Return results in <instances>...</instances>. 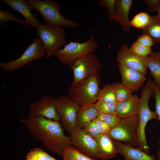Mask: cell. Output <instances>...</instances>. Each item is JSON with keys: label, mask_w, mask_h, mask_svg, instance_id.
Here are the masks:
<instances>
[{"label": "cell", "mask_w": 160, "mask_h": 160, "mask_svg": "<svg viewBox=\"0 0 160 160\" xmlns=\"http://www.w3.org/2000/svg\"><path fill=\"white\" fill-rule=\"evenodd\" d=\"M31 136L50 152L62 157L64 148L71 145V137L65 135L59 121L42 117L22 119Z\"/></svg>", "instance_id": "6da1fadb"}, {"label": "cell", "mask_w": 160, "mask_h": 160, "mask_svg": "<svg viewBox=\"0 0 160 160\" xmlns=\"http://www.w3.org/2000/svg\"><path fill=\"white\" fill-rule=\"evenodd\" d=\"M98 73L72 83L68 89V96L80 106L95 103L98 100L100 89Z\"/></svg>", "instance_id": "7a4b0ae2"}, {"label": "cell", "mask_w": 160, "mask_h": 160, "mask_svg": "<svg viewBox=\"0 0 160 160\" xmlns=\"http://www.w3.org/2000/svg\"><path fill=\"white\" fill-rule=\"evenodd\" d=\"M28 1L39 12L46 24L70 28L78 27V24L76 22L66 18L61 14L59 11L61 5L55 0Z\"/></svg>", "instance_id": "3957f363"}, {"label": "cell", "mask_w": 160, "mask_h": 160, "mask_svg": "<svg viewBox=\"0 0 160 160\" xmlns=\"http://www.w3.org/2000/svg\"><path fill=\"white\" fill-rule=\"evenodd\" d=\"M36 34L42 42L48 59L67 43L65 30L60 26L40 24L36 28Z\"/></svg>", "instance_id": "277c9868"}, {"label": "cell", "mask_w": 160, "mask_h": 160, "mask_svg": "<svg viewBox=\"0 0 160 160\" xmlns=\"http://www.w3.org/2000/svg\"><path fill=\"white\" fill-rule=\"evenodd\" d=\"M98 44L94 36L83 43L71 41L61 48L55 51L54 55L63 64L68 65L90 53H94L97 49Z\"/></svg>", "instance_id": "5b68a950"}, {"label": "cell", "mask_w": 160, "mask_h": 160, "mask_svg": "<svg viewBox=\"0 0 160 160\" xmlns=\"http://www.w3.org/2000/svg\"><path fill=\"white\" fill-rule=\"evenodd\" d=\"M138 114L121 119L119 123L111 128L109 135L113 139L133 147H138Z\"/></svg>", "instance_id": "8992f818"}, {"label": "cell", "mask_w": 160, "mask_h": 160, "mask_svg": "<svg viewBox=\"0 0 160 160\" xmlns=\"http://www.w3.org/2000/svg\"><path fill=\"white\" fill-rule=\"evenodd\" d=\"M152 97L151 94L148 92H143L141 94L138 113L139 121L138 131L137 148L148 154L150 147L147 143L146 138V126L148 122L151 120H158L156 111H151L148 106L149 101Z\"/></svg>", "instance_id": "52a82bcc"}, {"label": "cell", "mask_w": 160, "mask_h": 160, "mask_svg": "<svg viewBox=\"0 0 160 160\" xmlns=\"http://www.w3.org/2000/svg\"><path fill=\"white\" fill-rule=\"evenodd\" d=\"M55 106L62 125L71 135L75 129L76 113L81 106L68 95L55 98Z\"/></svg>", "instance_id": "ba28073f"}, {"label": "cell", "mask_w": 160, "mask_h": 160, "mask_svg": "<svg viewBox=\"0 0 160 160\" xmlns=\"http://www.w3.org/2000/svg\"><path fill=\"white\" fill-rule=\"evenodd\" d=\"M45 54L41 39L39 38H34L20 57L10 62H1L0 67L4 72L14 71L31 61L43 58Z\"/></svg>", "instance_id": "9c48e42d"}, {"label": "cell", "mask_w": 160, "mask_h": 160, "mask_svg": "<svg viewBox=\"0 0 160 160\" xmlns=\"http://www.w3.org/2000/svg\"><path fill=\"white\" fill-rule=\"evenodd\" d=\"M73 74V82H76L96 75L101 70L102 65L94 53L88 54L69 65Z\"/></svg>", "instance_id": "30bf717a"}, {"label": "cell", "mask_w": 160, "mask_h": 160, "mask_svg": "<svg viewBox=\"0 0 160 160\" xmlns=\"http://www.w3.org/2000/svg\"><path fill=\"white\" fill-rule=\"evenodd\" d=\"M55 99L50 95L46 94L39 100L31 102L29 107L28 117H42L60 121L55 107Z\"/></svg>", "instance_id": "8fae6325"}, {"label": "cell", "mask_w": 160, "mask_h": 160, "mask_svg": "<svg viewBox=\"0 0 160 160\" xmlns=\"http://www.w3.org/2000/svg\"><path fill=\"white\" fill-rule=\"evenodd\" d=\"M148 56H139L131 51L127 44H123L118 51L116 60L119 64L138 71L144 75L147 73Z\"/></svg>", "instance_id": "7c38bea8"}, {"label": "cell", "mask_w": 160, "mask_h": 160, "mask_svg": "<svg viewBox=\"0 0 160 160\" xmlns=\"http://www.w3.org/2000/svg\"><path fill=\"white\" fill-rule=\"evenodd\" d=\"M71 145L84 155L93 159H99L97 145L95 139L81 129H75L71 134Z\"/></svg>", "instance_id": "4fadbf2b"}, {"label": "cell", "mask_w": 160, "mask_h": 160, "mask_svg": "<svg viewBox=\"0 0 160 160\" xmlns=\"http://www.w3.org/2000/svg\"><path fill=\"white\" fill-rule=\"evenodd\" d=\"M122 78L121 83L132 92L137 91L146 80L145 75L137 71L118 64Z\"/></svg>", "instance_id": "5bb4252c"}, {"label": "cell", "mask_w": 160, "mask_h": 160, "mask_svg": "<svg viewBox=\"0 0 160 160\" xmlns=\"http://www.w3.org/2000/svg\"><path fill=\"white\" fill-rule=\"evenodd\" d=\"M1 1L7 5L10 9L22 14L25 19L26 24L37 28L40 24L39 20L31 12V10L35 9L28 1L23 0H1Z\"/></svg>", "instance_id": "9a60e30c"}, {"label": "cell", "mask_w": 160, "mask_h": 160, "mask_svg": "<svg viewBox=\"0 0 160 160\" xmlns=\"http://www.w3.org/2000/svg\"><path fill=\"white\" fill-rule=\"evenodd\" d=\"M117 153L122 155L124 160H156L154 156L149 155L138 148L113 140Z\"/></svg>", "instance_id": "2e32d148"}, {"label": "cell", "mask_w": 160, "mask_h": 160, "mask_svg": "<svg viewBox=\"0 0 160 160\" xmlns=\"http://www.w3.org/2000/svg\"><path fill=\"white\" fill-rule=\"evenodd\" d=\"M134 1L132 0H117L116 13L113 20L119 23L122 26L123 31L129 32L131 26L129 14Z\"/></svg>", "instance_id": "e0dca14e"}, {"label": "cell", "mask_w": 160, "mask_h": 160, "mask_svg": "<svg viewBox=\"0 0 160 160\" xmlns=\"http://www.w3.org/2000/svg\"><path fill=\"white\" fill-rule=\"evenodd\" d=\"M98 151L99 159H111L117 153L113 139L108 135L100 134L95 139Z\"/></svg>", "instance_id": "ac0fdd59"}, {"label": "cell", "mask_w": 160, "mask_h": 160, "mask_svg": "<svg viewBox=\"0 0 160 160\" xmlns=\"http://www.w3.org/2000/svg\"><path fill=\"white\" fill-rule=\"evenodd\" d=\"M140 99L133 95L129 100L116 103V113L121 119L138 114Z\"/></svg>", "instance_id": "d6986e66"}, {"label": "cell", "mask_w": 160, "mask_h": 160, "mask_svg": "<svg viewBox=\"0 0 160 160\" xmlns=\"http://www.w3.org/2000/svg\"><path fill=\"white\" fill-rule=\"evenodd\" d=\"M98 113L94 103L81 106L76 113L75 129H82L89 122L96 118Z\"/></svg>", "instance_id": "ffe728a7"}, {"label": "cell", "mask_w": 160, "mask_h": 160, "mask_svg": "<svg viewBox=\"0 0 160 160\" xmlns=\"http://www.w3.org/2000/svg\"><path fill=\"white\" fill-rule=\"evenodd\" d=\"M147 66L153 81L160 89V52H153L148 56Z\"/></svg>", "instance_id": "44dd1931"}, {"label": "cell", "mask_w": 160, "mask_h": 160, "mask_svg": "<svg viewBox=\"0 0 160 160\" xmlns=\"http://www.w3.org/2000/svg\"><path fill=\"white\" fill-rule=\"evenodd\" d=\"M152 16L149 24L142 29V33L150 36L155 43H160V20L155 16Z\"/></svg>", "instance_id": "7402d4cb"}, {"label": "cell", "mask_w": 160, "mask_h": 160, "mask_svg": "<svg viewBox=\"0 0 160 160\" xmlns=\"http://www.w3.org/2000/svg\"><path fill=\"white\" fill-rule=\"evenodd\" d=\"M62 157L63 160H97L84 155L71 145L64 148Z\"/></svg>", "instance_id": "603a6c76"}, {"label": "cell", "mask_w": 160, "mask_h": 160, "mask_svg": "<svg viewBox=\"0 0 160 160\" xmlns=\"http://www.w3.org/2000/svg\"><path fill=\"white\" fill-rule=\"evenodd\" d=\"M114 90L117 102L126 101L132 96V92L119 82H113L111 84Z\"/></svg>", "instance_id": "cb8c5ba5"}, {"label": "cell", "mask_w": 160, "mask_h": 160, "mask_svg": "<svg viewBox=\"0 0 160 160\" xmlns=\"http://www.w3.org/2000/svg\"><path fill=\"white\" fill-rule=\"evenodd\" d=\"M98 100L110 103H117L115 93L111 84H107L104 85L100 89Z\"/></svg>", "instance_id": "d4e9b609"}, {"label": "cell", "mask_w": 160, "mask_h": 160, "mask_svg": "<svg viewBox=\"0 0 160 160\" xmlns=\"http://www.w3.org/2000/svg\"><path fill=\"white\" fill-rule=\"evenodd\" d=\"M152 17V16L150 15L146 12L139 13L130 20L131 25L137 28L142 29L149 24Z\"/></svg>", "instance_id": "484cf974"}, {"label": "cell", "mask_w": 160, "mask_h": 160, "mask_svg": "<svg viewBox=\"0 0 160 160\" xmlns=\"http://www.w3.org/2000/svg\"><path fill=\"white\" fill-rule=\"evenodd\" d=\"M26 160H57L41 148H35L27 154Z\"/></svg>", "instance_id": "4316f807"}, {"label": "cell", "mask_w": 160, "mask_h": 160, "mask_svg": "<svg viewBox=\"0 0 160 160\" xmlns=\"http://www.w3.org/2000/svg\"><path fill=\"white\" fill-rule=\"evenodd\" d=\"M9 21H14L32 29L29 25L26 23L25 21L20 20L12 12L9 11L0 9V24L4 25L6 23Z\"/></svg>", "instance_id": "83f0119b"}, {"label": "cell", "mask_w": 160, "mask_h": 160, "mask_svg": "<svg viewBox=\"0 0 160 160\" xmlns=\"http://www.w3.org/2000/svg\"><path fill=\"white\" fill-rule=\"evenodd\" d=\"M94 104L99 113L116 114V103H110L98 100Z\"/></svg>", "instance_id": "f1b7e54d"}, {"label": "cell", "mask_w": 160, "mask_h": 160, "mask_svg": "<svg viewBox=\"0 0 160 160\" xmlns=\"http://www.w3.org/2000/svg\"><path fill=\"white\" fill-rule=\"evenodd\" d=\"M129 49L134 53L143 57L148 56L153 53L151 47L144 46L137 41L132 44Z\"/></svg>", "instance_id": "f546056e"}, {"label": "cell", "mask_w": 160, "mask_h": 160, "mask_svg": "<svg viewBox=\"0 0 160 160\" xmlns=\"http://www.w3.org/2000/svg\"><path fill=\"white\" fill-rule=\"evenodd\" d=\"M117 0H99L98 1V6L107 8L109 12L108 19L110 21L113 20L116 13V4Z\"/></svg>", "instance_id": "4dcf8cb0"}, {"label": "cell", "mask_w": 160, "mask_h": 160, "mask_svg": "<svg viewBox=\"0 0 160 160\" xmlns=\"http://www.w3.org/2000/svg\"><path fill=\"white\" fill-rule=\"evenodd\" d=\"M97 118L103 120L109 125L112 128L117 125L121 119L116 114H105L99 113Z\"/></svg>", "instance_id": "1f68e13d"}, {"label": "cell", "mask_w": 160, "mask_h": 160, "mask_svg": "<svg viewBox=\"0 0 160 160\" xmlns=\"http://www.w3.org/2000/svg\"><path fill=\"white\" fill-rule=\"evenodd\" d=\"M147 82L154 90L155 111L158 116V121H160V89L156 87L153 81L149 79Z\"/></svg>", "instance_id": "d6a6232c"}, {"label": "cell", "mask_w": 160, "mask_h": 160, "mask_svg": "<svg viewBox=\"0 0 160 160\" xmlns=\"http://www.w3.org/2000/svg\"><path fill=\"white\" fill-rule=\"evenodd\" d=\"M82 129L86 134L94 139L100 134L93 120L89 122Z\"/></svg>", "instance_id": "836d02e7"}, {"label": "cell", "mask_w": 160, "mask_h": 160, "mask_svg": "<svg viewBox=\"0 0 160 160\" xmlns=\"http://www.w3.org/2000/svg\"><path fill=\"white\" fill-rule=\"evenodd\" d=\"M100 134L109 135L112 128L111 127L103 120L97 118L93 120Z\"/></svg>", "instance_id": "e575fe53"}, {"label": "cell", "mask_w": 160, "mask_h": 160, "mask_svg": "<svg viewBox=\"0 0 160 160\" xmlns=\"http://www.w3.org/2000/svg\"><path fill=\"white\" fill-rule=\"evenodd\" d=\"M137 41L141 44L146 47H151L155 43L149 36L144 34L137 35Z\"/></svg>", "instance_id": "d590c367"}, {"label": "cell", "mask_w": 160, "mask_h": 160, "mask_svg": "<svg viewBox=\"0 0 160 160\" xmlns=\"http://www.w3.org/2000/svg\"><path fill=\"white\" fill-rule=\"evenodd\" d=\"M144 1L147 4L148 10L151 13L158 12L160 8L159 0H145Z\"/></svg>", "instance_id": "8d00e7d4"}, {"label": "cell", "mask_w": 160, "mask_h": 160, "mask_svg": "<svg viewBox=\"0 0 160 160\" xmlns=\"http://www.w3.org/2000/svg\"><path fill=\"white\" fill-rule=\"evenodd\" d=\"M157 156L158 160H160V145L158 149L157 152Z\"/></svg>", "instance_id": "74e56055"}, {"label": "cell", "mask_w": 160, "mask_h": 160, "mask_svg": "<svg viewBox=\"0 0 160 160\" xmlns=\"http://www.w3.org/2000/svg\"><path fill=\"white\" fill-rule=\"evenodd\" d=\"M157 12H158V15L155 16L157 19L160 20V8Z\"/></svg>", "instance_id": "f35d334b"}, {"label": "cell", "mask_w": 160, "mask_h": 160, "mask_svg": "<svg viewBox=\"0 0 160 160\" xmlns=\"http://www.w3.org/2000/svg\"><path fill=\"white\" fill-rule=\"evenodd\" d=\"M158 143H160V139H159L158 141Z\"/></svg>", "instance_id": "ab89813d"}]
</instances>
